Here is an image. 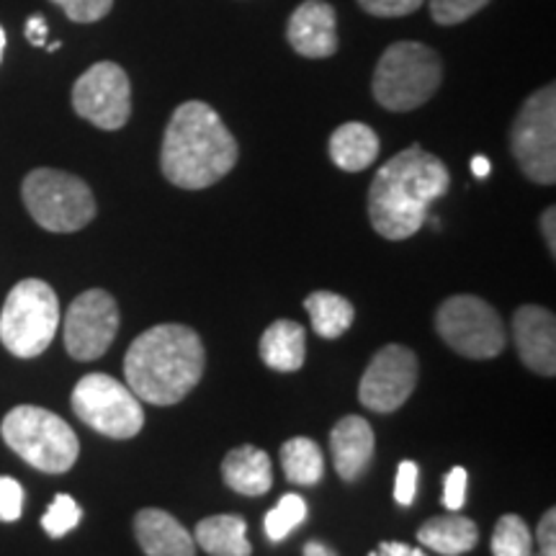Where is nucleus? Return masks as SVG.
I'll return each mask as SVG.
<instances>
[{"label":"nucleus","mask_w":556,"mask_h":556,"mask_svg":"<svg viewBox=\"0 0 556 556\" xmlns=\"http://www.w3.org/2000/svg\"><path fill=\"white\" fill-rule=\"evenodd\" d=\"M80 518H83L80 505L70 495H58L52 500L50 510H47L45 518H41V528H45L52 539H62L67 536L70 531L78 528Z\"/></svg>","instance_id":"bb28decb"},{"label":"nucleus","mask_w":556,"mask_h":556,"mask_svg":"<svg viewBox=\"0 0 556 556\" xmlns=\"http://www.w3.org/2000/svg\"><path fill=\"white\" fill-rule=\"evenodd\" d=\"M536 541H539V552H544L546 556H556V510L544 513L541 518L539 531H536Z\"/></svg>","instance_id":"72a5a7b5"},{"label":"nucleus","mask_w":556,"mask_h":556,"mask_svg":"<svg viewBox=\"0 0 556 556\" xmlns=\"http://www.w3.org/2000/svg\"><path fill=\"white\" fill-rule=\"evenodd\" d=\"M471 173H475L477 178H486L490 176V160L484 155H475L471 157Z\"/></svg>","instance_id":"58836bf2"},{"label":"nucleus","mask_w":556,"mask_h":556,"mask_svg":"<svg viewBox=\"0 0 556 556\" xmlns=\"http://www.w3.org/2000/svg\"><path fill=\"white\" fill-rule=\"evenodd\" d=\"M281 467L289 482L312 486L323 479V471H325L323 451H319V446L312 441V438H304V435L289 438V441L281 446Z\"/></svg>","instance_id":"b1692460"},{"label":"nucleus","mask_w":556,"mask_h":556,"mask_svg":"<svg viewBox=\"0 0 556 556\" xmlns=\"http://www.w3.org/2000/svg\"><path fill=\"white\" fill-rule=\"evenodd\" d=\"M467 484H469L467 469L454 467L448 471L446 484H443V505H446L451 513L462 510L464 503H467Z\"/></svg>","instance_id":"2f4dec72"},{"label":"nucleus","mask_w":556,"mask_h":556,"mask_svg":"<svg viewBox=\"0 0 556 556\" xmlns=\"http://www.w3.org/2000/svg\"><path fill=\"white\" fill-rule=\"evenodd\" d=\"M510 150L520 173L539 186L556 180V86L528 96L510 127Z\"/></svg>","instance_id":"6e6552de"},{"label":"nucleus","mask_w":556,"mask_h":556,"mask_svg":"<svg viewBox=\"0 0 556 556\" xmlns=\"http://www.w3.org/2000/svg\"><path fill=\"white\" fill-rule=\"evenodd\" d=\"M291 50L307 60H325L338 52V11L328 0H304L287 24Z\"/></svg>","instance_id":"4468645a"},{"label":"nucleus","mask_w":556,"mask_h":556,"mask_svg":"<svg viewBox=\"0 0 556 556\" xmlns=\"http://www.w3.org/2000/svg\"><path fill=\"white\" fill-rule=\"evenodd\" d=\"M73 109L103 131H116L131 116V86L127 70L116 62H96L73 86Z\"/></svg>","instance_id":"9b49d317"},{"label":"nucleus","mask_w":556,"mask_h":556,"mask_svg":"<svg viewBox=\"0 0 556 556\" xmlns=\"http://www.w3.org/2000/svg\"><path fill=\"white\" fill-rule=\"evenodd\" d=\"M426 0H358V5L368 16L377 18H400L415 13Z\"/></svg>","instance_id":"7c9ffc66"},{"label":"nucleus","mask_w":556,"mask_h":556,"mask_svg":"<svg viewBox=\"0 0 556 556\" xmlns=\"http://www.w3.org/2000/svg\"><path fill=\"white\" fill-rule=\"evenodd\" d=\"M531 556H546V554H544V552H539V554H536V552H533Z\"/></svg>","instance_id":"79ce46f5"},{"label":"nucleus","mask_w":556,"mask_h":556,"mask_svg":"<svg viewBox=\"0 0 556 556\" xmlns=\"http://www.w3.org/2000/svg\"><path fill=\"white\" fill-rule=\"evenodd\" d=\"M5 41H9V37H5V29L0 26V62H3V52H5Z\"/></svg>","instance_id":"ea45409f"},{"label":"nucleus","mask_w":556,"mask_h":556,"mask_svg":"<svg viewBox=\"0 0 556 556\" xmlns=\"http://www.w3.org/2000/svg\"><path fill=\"white\" fill-rule=\"evenodd\" d=\"M24 513V486L13 477H0V520L16 523Z\"/></svg>","instance_id":"c756f323"},{"label":"nucleus","mask_w":556,"mask_h":556,"mask_svg":"<svg viewBox=\"0 0 556 556\" xmlns=\"http://www.w3.org/2000/svg\"><path fill=\"white\" fill-rule=\"evenodd\" d=\"M60 50V41H52L50 47H47V52H58Z\"/></svg>","instance_id":"a19ab883"},{"label":"nucleus","mask_w":556,"mask_h":556,"mask_svg":"<svg viewBox=\"0 0 556 556\" xmlns=\"http://www.w3.org/2000/svg\"><path fill=\"white\" fill-rule=\"evenodd\" d=\"M26 212L47 232H78L96 219V199L86 180L73 173L37 168L21 186Z\"/></svg>","instance_id":"0eeeda50"},{"label":"nucleus","mask_w":556,"mask_h":556,"mask_svg":"<svg viewBox=\"0 0 556 556\" xmlns=\"http://www.w3.org/2000/svg\"><path fill=\"white\" fill-rule=\"evenodd\" d=\"M304 556H338L336 552L328 544H323V541H307V546H304Z\"/></svg>","instance_id":"4c0bfd02"},{"label":"nucleus","mask_w":556,"mask_h":556,"mask_svg":"<svg viewBox=\"0 0 556 556\" xmlns=\"http://www.w3.org/2000/svg\"><path fill=\"white\" fill-rule=\"evenodd\" d=\"M304 309L309 312L312 328L319 338H340L356 319V309L345 296L332 294V291H315L304 299Z\"/></svg>","instance_id":"5701e85b"},{"label":"nucleus","mask_w":556,"mask_h":556,"mask_svg":"<svg viewBox=\"0 0 556 556\" xmlns=\"http://www.w3.org/2000/svg\"><path fill=\"white\" fill-rule=\"evenodd\" d=\"M435 330L443 343L464 358L490 361L505 348V328L497 309L471 294L446 299L435 315Z\"/></svg>","instance_id":"1a4fd4ad"},{"label":"nucleus","mask_w":556,"mask_h":556,"mask_svg":"<svg viewBox=\"0 0 556 556\" xmlns=\"http://www.w3.org/2000/svg\"><path fill=\"white\" fill-rule=\"evenodd\" d=\"M443 83V62L422 41H394L374 70V99L381 109L405 114L420 109Z\"/></svg>","instance_id":"20e7f679"},{"label":"nucleus","mask_w":556,"mask_h":556,"mask_svg":"<svg viewBox=\"0 0 556 556\" xmlns=\"http://www.w3.org/2000/svg\"><path fill=\"white\" fill-rule=\"evenodd\" d=\"M26 39H29L34 47H45L47 45V21L41 18L39 13L26 21Z\"/></svg>","instance_id":"c9c22d12"},{"label":"nucleus","mask_w":556,"mask_h":556,"mask_svg":"<svg viewBox=\"0 0 556 556\" xmlns=\"http://www.w3.org/2000/svg\"><path fill=\"white\" fill-rule=\"evenodd\" d=\"M137 544L148 556H197V541L170 513L144 507L135 516Z\"/></svg>","instance_id":"f3484780"},{"label":"nucleus","mask_w":556,"mask_h":556,"mask_svg":"<svg viewBox=\"0 0 556 556\" xmlns=\"http://www.w3.org/2000/svg\"><path fill=\"white\" fill-rule=\"evenodd\" d=\"M304 518H307V503L299 495H283L266 516V523H263L268 541H274V544L283 541L296 526L304 523Z\"/></svg>","instance_id":"a878e982"},{"label":"nucleus","mask_w":556,"mask_h":556,"mask_svg":"<svg viewBox=\"0 0 556 556\" xmlns=\"http://www.w3.org/2000/svg\"><path fill=\"white\" fill-rule=\"evenodd\" d=\"M5 446L45 475H65L75 467L80 443L75 430L60 415L45 407L18 405L0 426Z\"/></svg>","instance_id":"39448f33"},{"label":"nucleus","mask_w":556,"mask_h":556,"mask_svg":"<svg viewBox=\"0 0 556 556\" xmlns=\"http://www.w3.org/2000/svg\"><path fill=\"white\" fill-rule=\"evenodd\" d=\"M50 3L60 5L65 16L75 24H96V21L106 18L114 9V0H50Z\"/></svg>","instance_id":"c85d7f7f"},{"label":"nucleus","mask_w":556,"mask_h":556,"mask_svg":"<svg viewBox=\"0 0 556 556\" xmlns=\"http://www.w3.org/2000/svg\"><path fill=\"white\" fill-rule=\"evenodd\" d=\"M448 168L420 148L402 150L381 165L368 189V219L384 240H407L428 219V206L446 197Z\"/></svg>","instance_id":"f257e3e1"},{"label":"nucleus","mask_w":556,"mask_h":556,"mask_svg":"<svg viewBox=\"0 0 556 556\" xmlns=\"http://www.w3.org/2000/svg\"><path fill=\"white\" fill-rule=\"evenodd\" d=\"M65 348L75 361H96L109 351L119 332L116 299L103 289H88L70 304L65 325Z\"/></svg>","instance_id":"f8f14e48"},{"label":"nucleus","mask_w":556,"mask_h":556,"mask_svg":"<svg viewBox=\"0 0 556 556\" xmlns=\"http://www.w3.org/2000/svg\"><path fill=\"white\" fill-rule=\"evenodd\" d=\"M368 556H428V554L417 546L402 544V541H381V544Z\"/></svg>","instance_id":"f704fd0d"},{"label":"nucleus","mask_w":556,"mask_h":556,"mask_svg":"<svg viewBox=\"0 0 556 556\" xmlns=\"http://www.w3.org/2000/svg\"><path fill=\"white\" fill-rule=\"evenodd\" d=\"M533 533L520 516H503L492 531V556H531Z\"/></svg>","instance_id":"393cba45"},{"label":"nucleus","mask_w":556,"mask_h":556,"mask_svg":"<svg viewBox=\"0 0 556 556\" xmlns=\"http://www.w3.org/2000/svg\"><path fill=\"white\" fill-rule=\"evenodd\" d=\"M417 477H420V469H417L415 462H402L397 467V479H394V500L402 507L413 505L417 495Z\"/></svg>","instance_id":"473e14b6"},{"label":"nucleus","mask_w":556,"mask_h":556,"mask_svg":"<svg viewBox=\"0 0 556 556\" xmlns=\"http://www.w3.org/2000/svg\"><path fill=\"white\" fill-rule=\"evenodd\" d=\"M193 541L208 556H250L253 546L248 541V523L242 516H212L197 526Z\"/></svg>","instance_id":"4be33fe9"},{"label":"nucleus","mask_w":556,"mask_h":556,"mask_svg":"<svg viewBox=\"0 0 556 556\" xmlns=\"http://www.w3.org/2000/svg\"><path fill=\"white\" fill-rule=\"evenodd\" d=\"M222 477L229 490L245 497H261L274 486V467L266 451L255 446L232 448L222 462Z\"/></svg>","instance_id":"a211bd4d"},{"label":"nucleus","mask_w":556,"mask_h":556,"mask_svg":"<svg viewBox=\"0 0 556 556\" xmlns=\"http://www.w3.org/2000/svg\"><path fill=\"white\" fill-rule=\"evenodd\" d=\"M417 541L430 552L443 556H462L471 552L479 541V528L467 516H438L430 518L417 531Z\"/></svg>","instance_id":"412c9836"},{"label":"nucleus","mask_w":556,"mask_h":556,"mask_svg":"<svg viewBox=\"0 0 556 556\" xmlns=\"http://www.w3.org/2000/svg\"><path fill=\"white\" fill-rule=\"evenodd\" d=\"M307 353V332L294 319H276L261 338V358L274 371H299Z\"/></svg>","instance_id":"aec40b11"},{"label":"nucleus","mask_w":556,"mask_h":556,"mask_svg":"<svg viewBox=\"0 0 556 556\" xmlns=\"http://www.w3.org/2000/svg\"><path fill=\"white\" fill-rule=\"evenodd\" d=\"M330 160L345 173H361L377 163L381 142L368 124L348 122L330 135Z\"/></svg>","instance_id":"6ab92c4d"},{"label":"nucleus","mask_w":556,"mask_h":556,"mask_svg":"<svg viewBox=\"0 0 556 556\" xmlns=\"http://www.w3.org/2000/svg\"><path fill=\"white\" fill-rule=\"evenodd\" d=\"M417 374H420V366H417V356L409 348L384 345L371 358L364 377H361V405L379 415L394 413L413 397Z\"/></svg>","instance_id":"ddd939ff"},{"label":"nucleus","mask_w":556,"mask_h":556,"mask_svg":"<svg viewBox=\"0 0 556 556\" xmlns=\"http://www.w3.org/2000/svg\"><path fill=\"white\" fill-rule=\"evenodd\" d=\"M492 0H428L430 16L441 26H456L477 16Z\"/></svg>","instance_id":"cd10ccee"},{"label":"nucleus","mask_w":556,"mask_h":556,"mask_svg":"<svg viewBox=\"0 0 556 556\" xmlns=\"http://www.w3.org/2000/svg\"><path fill=\"white\" fill-rule=\"evenodd\" d=\"M75 415L96 433L127 441L144 426L142 402L135 392L109 374H88L73 389Z\"/></svg>","instance_id":"9d476101"},{"label":"nucleus","mask_w":556,"mask_h":556,"mask_svg":"<svg viewBox=\"0 0 556 556\" xmlns=\"http://www.w3.org/2000/svg\"><path fill=\"white\" fill-rule=\"evenodd\" d=\"M238 139L208 103L186 101L173 111L160 150V168L173 186L208 189L238 165Z\"/></svg>","instance_id":"f03ea898"},{"label":"nucleus","mask_w":556,"mask_h":556,"mask_svg":"<svg viewBox=\"0 0 556 556\" xmlns=\"http://www.w3.org/2000/svg\"><path fill=\"white\" fill-rule=\"evenodd\" d=\"M374 451H377V438H374V428L368 426V420L358 415L340 417L330 433V454L340 479L356 482L361 475H366L374 462Z\"/></svg>","instance_id":"dca6fc26"},{"label":"nucleus","mask_w":556,"mask_h":556,"mask_svg":"<svg viewBox=\"0 0 556 556\" xmlns=\"http://www.w3.org/2000/svg\"><path fill=\"white\" fill-rule=\"evenodd\" d=\"M518 356L539 377L556 374V319L548 309L526 304L513 315Z\"/></svg>","instance_id":"2eb2a0df"},{"label":"nucleus","mask_w":556,"mask_h":556,"mask_svg":"<svg viewBox=\"0 0 556 556\" xmlns=\"http://www.w3.org/2000/svg\"><path fill=\"white\" fill-rule=\"evenodd\" d=\"M206 366L204 343L186 325H155L129 345L127 387L139 402L168 407L197 389Z\"/></svg>","instance_id":"7ed1b4c3"},{"label":"nucleus","mask_w":556,"mask_h":556,"mask_svg":"<svg viewBox=\"0 0 556 556\" xmlns=\"http://www.w3.org/2000/svg\"><path fill=\"white\" fill-rule=\"evenodd\" d=\"M60 328V299L41 278H24L5 296L0 312V343L11 356L37 358Z\"/></svg>","instance_id":"423d86ee"},{"label":"nucleus","mask_w":556,"mask_h":556,"mask_svg":"<svg viewBox=\"0 0 556 556\" xmlns=\"http://www.w3.org/2000/svg\"><path fill=\"white\" fill-rule=\"evenodd\" d=\"M541 232H544L546 245L554 255V250H556V208L554 206H548L546 212L541 214Z\"/></svg>","instance_id":"e433bc0d"}]
</instances>
